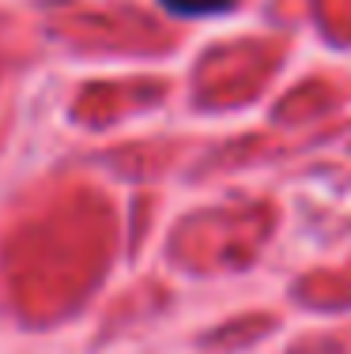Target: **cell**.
I'll return each mask as SVG.
<instances>
[{
  "instance_id": "1",
  "label": "cell",
  "mask_w": 351,
  "mask_h": 354,
  "mask_svg": "<svg viewBox=\"0 0 351 354\" xmlns=\"http://www.w3.org/2000/svg\"><path fill=\"white\" fill-rule=\"evenodd\" d=\"M238 4V0H163L166 12L174 15H186V19H204V15H223L231 12V8Z\"/></svg>"
}]
</instances>
